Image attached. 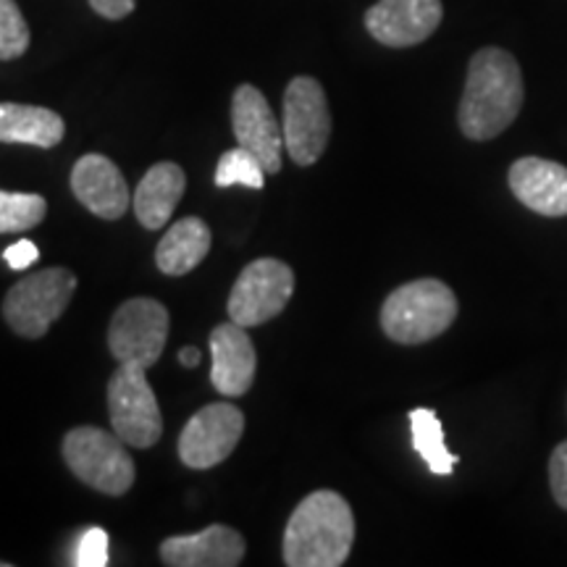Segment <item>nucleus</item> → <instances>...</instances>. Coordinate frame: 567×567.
<instances>
[{"label": "nucleus", "mask_w": 567, "mask_h": 567, "mask_svg": "<svg viewBox=\"0 0 567 567\" xmlns=\"http://www.w3.org/2000/svg\"><path fill=\"white\" fill-rule=\"evenodd\" d=\"M523 74L513 53L502 48H481L467 66L457 122L467 140L499 137L523 109Z\"/></svg>", "instance_id": "f257e3e1"}, {"label": "nucleus", "mask_w": 567, "mask_h": 567, "mask_svg": "<svg viewBox=\"0 0 567 567\" xmlns=\"http://www.w3.org/2000/svg\"><path fill=\"white\" fill-rule=\"evenodd\" d=\"M354 544V515L342 494H308L284 528V563L289 567H339Z\"/></svg>", "instance_id": "f03ea898"}, {"label": "nucleus", "mask_w": 567, "mask_h": 567, "mask_svg": "<svg viewBox=\"0 0 567 567\" xmlns=\"http://www.w3.org/2000/svg\"><path fill=\"white\" fill-rule=\"evenodd\" d=\"M457 297L439 279L396 287L381 308V329L396 344H423L442 337L457 318Z\"/></svg>", "instance_id": "7ed1b4c3"}, {"label": "nucleus", "mask_w": 567, "mask_h": 567, "mask_svg": "<svg viewBox=\"0 0 567 567\" xmlns=\"http://www.w3.org/2000/svg\"><path fill=\"white\" fill-rule=\"evenodd\" d=\"M63 460L82 484L109 496H122L134 484V460L126 444L97 425H80L63 436Z\"/></svg>", "instance_id": "20e7f679"}, {"label": "nucleus", "mask_w": 567, "mask_h": 567, "mask_svg": "<svg viewBox=\"0 0 567 567\" xmlns=\"http://www.w3.org/2000/svg\"><path fill=\"white\" fill-rule=\"evenodd\" d=\"M76 292V276L69 268H42L13 284L3 300V318L13 334L40 339L59 321Z\"/></svg>", "instance_id": "39448f33"}, {"label": "nucleus", "mask_w": 567, "mask_h": 567, "mask_svg": "<svg viewBox=\"0 0 567 567\" xmlns=\"http://www.w3.org/2000/svg\"><path fill=\"white\" fill-rule=\"evenodd\" d=\"M147 371L132 363H118L109 381V413L113 434L126 446L151 450L163 434V417Z\"/></svg>", "instance_id": "423d86ee"}, {"label": "nucleus", "mask_w": 567, "mask_h": 567, "mask_svg": "<svg viewBox=\"0 0 567 567\" xmlns=\"http://www.w3.org/2000/svg\"><path fill=\"white\" fill-rule=\"evenodd\" d=\"M284 145L297 166H313L331 137V113L321 82L295 76L284 92Z\"/></svg>", "instance_id": "0eeeda50"}, {"label": "nucleus", "mask_w": 567, "mask_h": 567, "mask_svg": "<svg viewBox=\"0 0 567 567\" xmlns=\"http://www.w3.org/2000/svg\"><path fill=\"white\" fill-rule=\"evenodd\" d=\"M168 339L166 305L151 297H134L118 305L109 326V347L118 363L153 368Z\"/></svg>", "instance_id": "6e6552de"}, {"label": "nucleus", "mask_w": 567, "mask_h": 567, "mask_svg": "<svg viewBox=\"0 0 567 567\" xmlns=\"http://www.w3.org/2000/svg\"><path fill=\"white\" fill-rule=\"evenodd\" d=\"M295 295V271L276 258L252 260L239 274L229 295V318L234 323L260 326L287 308Z\"/></svg>", "instance_id": "1a4fd4ad"}, {"label": "nucleus", "mask_w": 567, "mask_h": 567, "mask_svg": "<svg viewBox=\"0 0 567 567\" xmlns=\"http://www.w3.org/2000/svg\"><path fill=\"white\" fill-rule=\"evenodd\" d=\"M245 434L243 410L229 402H213L197 410L179 436V457L193 471H210L237 450Z\"/></svg>", "instance_id": "9d476101"}, {"label": "nucleus", "mask_w": 567, "mask_h": 567, "mask_svg": "<svg viewBox=\"0 0 567 567\" xmlns=\"http://www.w3.org/2000/svg\"><path fill=\"white\" fill-rule=\"evenodd\" d=\"M231 126L239 147L250 151L266 174H276L281 168L284 130L276 122L266 95L252 84H239L231 97Z\"/></svg>", "instance_id": "9b49d317"}, {"label": "nucleus", "mask_w": 567, "mask_h": 567, "mask_svg": "<svg viewBox=\"0 0 567 567\" xmlns=\"http://www.w3.org/2000/svg\"><path fill=\"white\" fill-rule=\"evenodd\" d=\"M442 0H379L365 11V30L386 48H413L439 30Z\"/></svg>", "instance_id": "f8f14e48"}, {"label": "nucleus", "mask_w": 567, "mask_h": 567, "mask_svg": "<svg viewBox=\"0 0 567 567\" xmlns=\"http://www.w3.org/2000/svg\"><path fill=\"white\" fill-rule=\"evenodd\" d=\"M71 193L76 195V200L84 208L95 213L97 218H105V221L124 218L132 205L124 174L118 172V166L111 158L97 153H90L76 161L74 172H71Z\"/></svg>", "instance_id": "ddd939ff"}, {"label": "nucleus", "mask_w": 567, "mask_h": 567, "mask_svg": "<svg viewBox=\"0 0 567 567\" xmlns=\"http://www.w3.org/2000/svg\"><path fill=\"white\" fill-rule=\"evenodd\" d=\"M210 381L224 396H243L250 392L258 354L245 326L221 323L210 331Z\"/></svg>", "instance_id": "4468645a"}, {"label": "nucleus", "mask_w": 567, "mask_h": 567, "mask_svg": "<svg viewBox=\"0 0 567 567\" xmlns=\"http://www.w3.org/2000/svg\"><path fill=\"white\" fill-rule=\"evenodd\" d=\"M509 189L538 216H567V168L547 158H517L507 174Z\"/></svg>", "instance_id": "2eb2a0df"}, {"label": "nucleus", "mask_w": 567, "mask_h": 567, "mask_svg": "<svg viewBox=\"0 0 567 567\" xmlns=\"http://www.w3.org/2000/svg\"><path fill=\"white\" fill-rule=\"evenodd\" d=\"M247 544L239 530L208 526L193 536H172L161 544V559L172 567H237Z\"/></svg>", "instance_id": "dca6fc26"}, {"label": "nucleus", "mask_w": 567, "mask_h": 567, "mask_svg": "<svg viewBox=\"0 0 567 567\" xmlns=\"http://www.w3.org/2000/svg\"><path fill=\"white\" fill-rule=\"evenodd\" d=\"M184 189H187V176L176 163H155V166L142 176L137 193L132 197L134 216L145 229H161L172 221L176 205H179Z\"/></svg>", "instance_id": "f3484780"}, {"label": "nucleus", "mask_w": 567, "mask_h": 567, "mask_svg": "<svg viewBox=\"0 0 567 567\" xmlns=\"http://www.w3.org/2000/svg\"><path fill=\"white\" fill-rule=\"evenodd\" d=\"M66 134L59 113L42 105L0 103V142H21L51 151Z\"/></svg>", "instance_id": "a211bd4d"}, {"label": "nucleus", "mask_w": 567, "mask_h": 567, "mask_svg": "<svg viewBox=\"0 0 567 567\" xmlns=\"http://www.w3.org/2000/svg\"><path fill=\"white\" fill-rule=\"evenodd\" d=\"M208 252L210 229L200 221V218L187 216L163 234L158 250H155V264H158L161 274L184 276L195 271Z\"/></svg>", "instance_id": "6ab92c4d"}, {"label": "nucleus", "mask_w": 567, "mask_h": 567, "mask_svg": "<svg viewBox=\"0 0 567 567\" xmlns=\"http://www.w3.org/2000/svg\"><path fill=\"white\" fill-rule=\"evenodd\" d=\"M410 429H413V446L415 452L425 460L431 473L436 476H450L457 465V455H452L444 444L442 421L434 410L415 408L410 410Z\"/></svg>", "instance_id": "aec40b11"}, {"label": "nucleus", "mask_w": 567, "mask_h": 567, "mask_svg": "<svg viewBox=\"0 0 567 567\" xmlns=\"http://www.w3.org/2000/svg\"><path fill=\"white\" fill-rule=\"evenodd\" d=\"M48 216V203L42 195L6 193L0 189V234L30 231Z\"/></svg>", "instance_id": "412c9836"}, {"label": "nucleus", "mask_w": 567, "mask_h": 567, "mask_svg": "<svg viewBox=\"0 0 567 567\" xmlns=\"http://www.w3.org/2000/svg\"><path fill=\"white\" fill-rule=\"evenodd\" d=\"M216 184L218 187H231V184H245L250 189H264L266 168L245 147L226 151L216 166Z\"/></svg>", "instance_id": "4be33fe9"}, {"label": "nucleus", "mask_w": 567, "mask_h": 567, "mask_svg": "<svg viewBox=\"0 0 567 567\" xmlns=\"http://www.w3.org/2000/svg\"><path fill=\"white\" fill-rule=\"evenodd\" d=\"M30 48V27L13 0H0V61H13Z\"/></svg>", "instance_id": "5701e85b"}, {"label": "nucleus", "mask_w": 567, "mask_h": 567, "mask_svg": "<svg viewBox=\"0 0 567 567\" xmlns=\"http://www.w3.org/2000/svg\"><path fill=\"white\" fill-rule=\"evenodd\" d=\"M76 567H105L109 565V534L103 528H90L80 538L74 557Z\"/></svg>", "instance_id": "b1692460"}, {"label": "nucleus", "mask_w": 567, "mask_h": 567, "mask_svg": "<svg viewBox=\"0 0 567 567\" xmlns=\"http://www.w3.org/2000/svg\"><path fill=\"white\" fill-rule=\"evenodd\" d=\"M549 486L551 496L563 509H567V439L559 442L549 460Z\"/></svg>", "instance_id": "393cba45"}, {"label": "nucleus", "mask_w": 567, "mask_h": 567, "mask_svg": "<svg viewBox=\"0 0 567 567\" xmlns=\"http://www.w3.org/2000/svg\"><path fill=\"white\" fill-rule=\"evenodd\" d=\"M6 264H9L13 271H24V268H30L34 260L40 258V250L38 245L30 243V239H19L17 245H11L9 250L3 252Z\"/></svg>", "instance_id": "a878e982"}, {"label": "nucleus", "mask_w": 567, "mask_h": 567, "mask_svg": "<svg viewBox=\"0 0 567 567\" xmlns=\"http://www.w3.org/2000/svg\"><path fill=\"white\" fill-rule=\"evenodd\" d=\"M134 3H137V0H90L92 11L101 13L103 19H113V21L130 17L134 11Z\"/></svg>", "instance_id": "bb28decb"}, {"label": "nucleus", "mask_w": 567, "mask_h": 567, "mask_svg": "<svg viewBox=\"0 0 567 567\" xmlns=\"http://www.w3.org/2000/svg\"><path fill=\"white\" fill-rule=\"evenodd\" d=\"M179 363L184 368H197V363H200V350L197 347H182Z\"/></svg>", "instance_id": "cd10ccee"}, {"label": "nucleus", "mask_w": 567, "mask_h": 567, "mask_svg": "<svg viewBox=\"0 0 567 567\" xmlns=\"http://www.w3.org/2000/svg\"><path fill=\"white\" fill-rule=\"evenodd\" d=\"M0 567H9V563H0Z\"/></svg>", "instance_id": "c85d7f7f"}]
</instances>
